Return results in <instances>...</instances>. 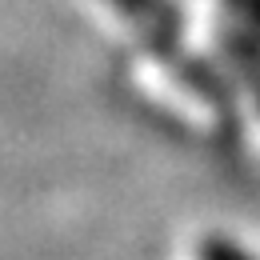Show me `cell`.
Wrapping results in <instances>:
<instances>
[{
    "label": "cell",
    "instance_id": "cell-1",
    "mask_svg": "<svg viewBox=\"0 0 260 260\" xmlns=\"http://www.w3.org/2000/svg\"><path fill=\"white\" fill-rule=\"evenodd\" d=\"M204 260H248V256L228 240H204Z\"/></svg>",
    "mask_w": 260,
    "mask_h": 260
},
{
    "label": "cell",
    "instance_id": "cell-2",
    "mask_svg": "<svg viewBox=\"0 0 260 260\" xmlns=\"http://www.w3.org/2000/svg\"><path fill=\"white\" fill-rule=\"evenodd\" d=\"M120 8L132 12V16H148V12L164 16V4H160V0H120Z\"/></svg>",
    "mask_w": 260,
    "mask_h": 260
}]
</instances>
